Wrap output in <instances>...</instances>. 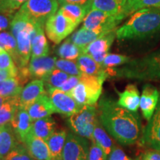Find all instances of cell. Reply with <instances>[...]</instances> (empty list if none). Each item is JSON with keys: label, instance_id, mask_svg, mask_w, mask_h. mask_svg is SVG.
I'll use <instances>...</instances> for the list:
<instances>
[{"label": "cell", "instance_id": "obj_8", "mask_svg": "<svg viewBox=\"0 0 160 160\" xmlns=\"http://www.w3.org/2000/svg\"><path fill=\"white\" fill-rule=\"evenodd\" d=\"M77 26L71 20L57 12L46 22L45 32L48 39L55 44H59L71 34Z\"/></svg>", "mask_w": 160, "mask_h": 160}, {"label": "cell", "instance_id": "obj_21", "mask_svg": "<svg viewBox=\"0 0 160 160\" xmlns=\"http://www.w3.org/2000/svg\"><path fill=\"white\" fill-rule=\"evenodd\" d=\"M44 26L37 24L31 35V58L47 57L49 45L44 33Z\"/></svg>", "mask_w": 160, "mask_h": 160}, {"label": "cell", "instance_id": "obj_32", "mask_svg": "<svg viewBox=\"0 0 160 160\" xmlns=\"http://www.w3.org/2000/svg\"><path fill=\"white\" fill-rule=\"evenodd\" d=\"M92 141L95 142L102 149L106 156L110 155V153H111L112 149H113L112 140L99 122L97 124L95 127Z\"/></svg>", "mask_w": 160, "mask_h": 160}, {"label": "cell", "instance_id": "obj_26", "mask_svg": "<svg viewBox=\"0 0 160 160\" xmlns=\"http://www.w3.org/2000/svg\"><path fill=\"white\" fill-rule=\"evenodd\" d=\"M127 0H90V10H99L111 15H119Z\"/></svg>", "mask_w": 160, "mask_h": 160}, {"label": "cell", "instance_id": "obj_12", "mask_svg": "<svg viewBox=\"0 0 160 160\" xmlns=\"http://www.w3.org/2000/svg\"><path fill=\"white\" fill-rule=\"evenodd\" d=\"M142 143L152 150L160 151V94L154 113L143 131Z\"/></svg>", "mask_w": 160, "mask_h": 160}, {"label": "cell", "instance_id": "obj_42", "mask_svg": "<svg viewBox=\"0 0 160 160\" xmlns=\"http://www.w3.org/2000/svg\"><path fill=\"white\" fill-rule=\"evenodd\" d=\"M79 77L71 76V77H69L68 79L66 80L65 83L60 87L59 89L64 92H66V93H69L70 91H72L79 84Z\"/></svg>", "mask_w": 160, "mask_h": 160}, {"label": "cell", "instance_id": "obj_13", "mask_svg": "<svg viewBox=\"0 0 160 160\" xmlns=\"http://www.w3.org/2000/svg\"><path fill=\"white\" fill-rule=\"evenodd\" d=\"M116 37V31H113L99 37L90 44L84 50L83 53L90 55L97 63L102 65L104 59L109 53V50Z\"/></svg>", "mask_w": 160, "mask_h": 160}, {"label": "cell", "instance_id": "obj_3", "mask_svg": "<svg viewBox=\"0 0 160 160\" xmlns=\"http://www.w3.org/2000/svg\"><path fill=\"white\" fill-rule=\"evenodd\" d=\"M108 76H88L82 73L78 85L68 93L80 106L95 105L102 91V85Z\"/></svg>", "mask_w": 160, "mask_h": 160}, {"label": "cell", "instance_id": "obj_49", "mask_svg": "<svg viewBox=\"0 0 160 160\" xmlns=\"http://www.w3.org/2000/svg\"><path fill=\"white\" fill-rule=\"evenodd\" d=\"M1 49H4V48H2V46L1 44H0V50H1Z\"/></svg>", "mask_w": 160, "mask_h": 160}, {"label": "cell", "instance_id": "obj_22", "mask_svg": "<svg viewBox=\"0 0 160 160\" xmlns=\"http://www.w3.org/2000/svg\"><path fill=\"white\" fill-rule=\"evenodd\" d=\"M77 64L82 74L88 76L108 75L105 68L97 63L91 56L86 53H82L78 57Z\"/></svg>", "mask_w": 160, "mask_h": 160}, {"label": "cell", "instance_id": "obj_45", "mask_svg": "<svg viewBox=\"0 0 160 160\" xmlns=\"http://www.w3.org/2000/svg\"><path fill=\"white\" fill-rule=\"evenodd\" d=\"M18 73H19L18 68L15 69H0V81H4V80L11 79V78H16L17 77Z\"/></svg>", "mask_w": 160, "mask_h": 160}, {"label": "cell", "instance_id": "obj_39", "mask_svg": "<svg viewBox=\"0 0 160 160\" xmlns=\"http://www.w3.org/2000/svg\"><path fill=\"white\" fill-rule=\"evenodd\" d=\"M28 0H0V13H14Z\"/></svg>", "mask_w": 160, "mask_h": 160}, {"label": "cell", "instance_id": "obj_29", "mask_svg": "<svg viewBox=\"0 0 160 160\" xmlns=\"http://www.w3.org/2000/svg\"><path fill=\"white\" fill-rule=\"evenodd\" d=\"M19 107V96L7 98L5 99V101L0 107V127H2L11 122Z\"/></svg>", "mask_w": 160, "mask_h": 160}, {"label": "cell", "instance_id": "obj_36", "mask_svg": "<svg viewBox=\"0 0 160 160\" xmlns=\"http://www.w3.org/2000/svg\"><path fill=\"white\" fill-rule=\"evenodd\" d=\"M3 160H33L25 145L18 143L11 152Z\"/></svg>", "mask_w": 160, "mask_h": 160}, {"label": "cell", "instance_id": "obj_16", "mask_svg": "<svg viewBox=\"0 0 160 160\" xmlns=\"http://www.w3.org/2000/svg\"><path fill=\"white\" fill-rule=\"evenodd\" d=\"M56 60L55 57L48 56L31 58L28 67L31 78L43 80L55 69Z\"/></svg>", "mask_w": 160, "mask_h": 160}, {"label": "cell", "instance_id": "obj_47", "mask_svg": "<svg viewBox=\"0 0 160 160\" xmlns=\"http://www.w3.org/2000/svg\"><path fill=\"white\" fill-rule=\"evenodd\" d=\"M58 2L62 6L67 4H73V5H79L82 6H89L90 0H58ZM90 8V6H89Z\"/></svg>", "mask_w": 160, "mask_h": 160}, {"label": "cell", "instance_id": "obj_50", "mask_svg": "<svg viewBox=\"0 0 160 160\" xmlns=\"http://www.w3.org/2000/svg\"><path fill=\"white\" fill-rule=\"evenodd\" d=\"M135 160H140V157L138 158V159H135Z\"/></svg>", "mask_w": 160, "mask_h": 160}, {"label": "cell", "instance_id": "obj_34", "mask_svg": "<svg viewBox=\"0 0 160 160\" xmlns=\"http://www.w3.org/2000/svg\"><path fill=\"white\" fill-rule=\"evenodd\" d=\"M69 78V75L61 70L55 68L50 74L43 79L44 83L49 88H58L65 83V82Z\"/></svg>", "mask_w": 160, "mask_h": 160}, {"label": "cell", "instance_id": "obj_41", "mask_svg": "<svg viewBox=\"0 0 160 160\" xmlns=\"http://www.w3.org/2000/svg\"><path fill=\"white\" fill-rule=\"evenodd\" d=\"M89 160H107V156L102 149L93 141H92L91 146L90 147Z\"/></svg>", "mask_w": 160, "mask_h": 160}, {"label": "cell", "instance_id": "obj_14", "mask_svg": "<svg viewBox=\"0 0 160 160\" xmlns=\"http://www.w3.org/2000/svg\"><path fill=\"white\" fill-rule=\"evenodd\" d=\"M160 93L153 85L147 84L143 87L142 97H140L139 107L143 117L149 121L154 113L159 99Z\"/></svg>", "mask_w": 160, "mask_h": 160}, {"label": "cell", "instance_id": "obj_5", "mask_svg": "<svg viewBox=\"0 0 160 160\" xmlns=\"http://www.w3.org/2000/svg\"><path fill=\"white\" fill-rule=\"evenodd\" d=\"M68 122L75 133L92 141L97 124V110L94 105L81 106L79 111L69 117Z\"/></svg>", "mask_w": 160, "mask_h": 160}, {"label": "cell", "instance_id": "obj_46", "mask_svg": "<svg viewBox=\"0 0 160 160\" xmlns=\"http://www.w3.org/2000/svg\"><path fill=\"white\" fill-rule=\"evenodd\" d=\"M140 160H160V151L150 150L140 157Z\"/></svg>", "mask_w": 160, "mask_h": 160}, {"label": "cell", "instance_id": "obj_17", "mask_svg": "<svg viewBox=\"0 0 160 160\" xmlns=\"http://www.w3.org/2000/svg\"><path fill=\"white\" fill-rule=\"evenodd\" d=\"M28 114L32 121L50 117L57 113L48 94L44 92L36 99V101L28 109Z\"/></svg>", "mask_w": 160, "mask_h": 160}, {"label": "cell", "instance_id": "obj_30", "mask_svg": "<svg viewBox=\"0 0 160 160\" xmlns=\"http://www.w3.org/2000/svg\"><path fill=\"white\" fill-rule=\"evenodd\" d=\"M101 37H102V36L82 27V28L78 30L77 31H76L75 33H73L68 39L71 42L77 45L82 51L83 53L84 50L90 44Z\"/></svg>", "mask_w": 160, "mask_h": 160}, {"label": "cell", "instance_id": "obj_27", "mask_svg": "<svg viewBox=\"0 0 160 160\" xmlns=\"http://www.w3.org/2000/svg\"><path fill=\"white\" fill-rule=\"evenodd\" d=\"M89 11V6L67 4L62 6L58 12L78 26L82 21H83Z\"/></svg>", "mask_w": 160, "mask_h": 160}, {"label": "cell", "instance_id": "obj_6", "mask_svg": "<svg viewBox=\"0 0 160 160\" xmlns=\"http://www.w3.org/2000/svg\"><path fill=\"white\" fill-rule=\"evenodd\" d=\"M122 20L119 15H111L99 10H90L83 20V28L101 36L115 31Z\"/></svg>", "mask_w": 160, "mask_h": 160}, {"label": "cell", "instance_id": "obj_25", "mask_svg": "<svg viewBox=\"0 0 160 160\" xmlns=\"http://www.w3.org/2000/svg\"><path fill=\"white\" fill-rule=\"evenodd\" d=\"M56 126L55 120L52 117L42 118L33 122L31 133L46 141L55 132Z\"/></svg>", "mask_w": 160, "mask_h": 160}, {"label": "cell", "instance_id": "obj_31", "mask_svg": "<svg viewBox=\"0 0 160 160\" xmlns=\"http://www.w3.org/2000/svg\"><path fill=\"white\" fill-rule=\"evenodd\" d=\"M22 90V85L17 77L0 81V97L11 98L19 97Z\"/></svg>", "mask_w": 160, "mask_h": 160}, {"label": "cell", "instance_id": "obj_23", "mask_svg": "<svg viewBox=\"0 0 160 160\" xmlns=\"http://www.w3.org/2000/svg\"><path fill=\"white\" fill-rule=\"evenodd\" d=\"M17 135L11 125L2 127L0 132V158L4 159L17 145Z\"/></svg>", "mask_w": 160, "mask_h": 160}, {"label": "cell", "instance_id": "obj_35", "mask_svg": "<svg viewBox=\"0 0 160 160\" xmlns=\"http://www.w3.org/2000/svg\"><path fill=\"white\" fill-rule=\"evenodd\" d=\"M0 44L13 58V61L17 63L18 60L17 54V42L15 37L8 32L0 33Z\"/></svg>", "mask_w": 160, "mask_h": 160}, {"label": "cell", "instance_id": "obj_52", "mask_svg": "<svg viewBox=\"0 0 160 160\" xmlns=\"http://www.w3.org/2000/svg\"><path fill=\"white\" fill-rule=\"evenodd\" d=\"M0 160H3V159H2V158H0Z\"/></svg>", "mask_w": 160, "mask_h": 160}, {"label": "cell", "instance_id": "obj_9", "mask_svg": "<svg viewBox=\"0 0 160 160\" xmlns=\"http://www.w3.org/2000/svg\"><path fill=\"white\" fill-rule=\"evenodd\" d=\"M89 143L85 138L70 132L64 146L63 160H89Z\"/></svg>", "mask_w": 160, "mask_h": 160}, {"label": "cell", "instance_id": "obj_19", "mask_svg": "<svg viewBox=\"0 0 160 160\" xmlns=\"http://www.w3.org/2000/svg\"><path fill=\"white\" fill-rule=\"evenodd\" d=\"M30 154L37 160H51L48 144L45 140L35 137L31 133L24 142Z\"/></svg>", "mask_w": 160, "mask_h": 160}, {"label": "cell", "instance_id": "obj_38", "mask_svg": "<svg viewBox=\"0 0 160 160\" xmlns=\"http://www.w3.org/2000/svg\"><path fill=\"white\" fill-rule=\"evenodd\" d=\"M130 58L124 55L114 54V53H108L105 59H104L102 66L105 68H113L116 66L123 65V64L128 62Z\"/></svg>", "mask_w": 160, "mask_h": 160}, {"label": "cell", "instance_id": "obj_43", "mask_svg": "<svg viewBox=\"0 0 160 160\" xmlns=\"http://www.w3.org/2000/svg\"><path fill=\"white\" fill-rule=\"evenodd\" d=\"M14 15V13H0V31H5L11 28V22Z\"/></svg>", "mask_w": 160, "mask_h": 160}, {"label": "cell", "instance_id": "obj_2", "mask_svg": "<svg viewBox=\"0 0 160 160\" xmlns=\"http://www.w3.org/2000/svg\"><path fill=\"white\" fill-rule=\"evenodd\" d=\"M160 32V11L144 8L133 13L131 18L116 30L117 39H145Z\"/></svg>", "mask_w": 160, "mask_h": 160}, {"label": "cell", "instance_id": "obj_10", "mask_svg": "<svg viewBox=\"0 0 160 160\" xmlns=\"http://www.w3.org/2000/svg\"><path fill=\"white\" fill-rule=\"evenodd\" d=\"M48 93L56 112L65 117H71L79 111L81 106L68 93L58 88L48 89Z\"/></svg>", "mask_w": 160, "mask_h": 160}, {"label": "cell", "instance_id": "obj_24", "mask_svg": "<svg viewBox=\"0 0 160 160\" xmlns=\"http://www.w3.org/2000/svg\"><path fill=\"white\" fill-rule=\"evenodd\" d=\"M67 133L65 130H60L54 132L45 141L48 146L51 160H63L62 153Z\"/></svg>", "mask_w": 160, "mask_h": 160}, {"label": "cell", "instance_id": "obj_44", "mask_svg": "<svg viewBox=\"0 0 160 160\" xmlns=\"http://www.w3.org/2000/svg\"><path fill=\"white\" fill-rule=\"evenodd\" d=\"M108 160H133L128 157L122 150L117 146H113L111 153H110L109 158Z\"/></svg>", "mask_w": 160, "mask_h": 160}, {"label": "cell", "instance_id": "obj_15", "mask_svg": "<svg viewBox=\"0 0 160 160\" xmlns=\"http://www.w3.org/2000/svg\"><path fill=\"white\" fill-rule=\"evenodd\" d=\"M11 124L17 139L24 143L26 138L31 133L33 125V121L30 117L28 110L19 107Z\"/></svg>", "mask_w": 160, "mask_h": 160}, {"label": "cell", "instance_id": "obj_1", "mask_svg": "<svg viewBox=\"0 0 160 160\" xmlns=\"http://www.w3.org/2000/svg\"><path fill=\"white\" fill-rule=\"evenodd\" d=\"M99 117L102 125L119 143L131 145L139 139L141 126L138 116L120 107L113 99L104 97L100 100Z\"/></svg>", "mask_w": 160, "mask_h": 160}, {"label": "cell", "instance_id": "obj_37", "mask_svg": "<svg viewBox=\"0 0 160 160\" xmlns=\"http://www.w3.org/2000/svg\"><path fill=\"white\" fill-rule=\"evenodd\" d=\"M56 67L62 71L65 72L68 75L77 76L80 77L82 75L81 71L78 68L77 64L71 60L59 59L56 60Z\"/></svg>", "mask_w": 160, "mask_h": 160}, {"label": "cell", "instance_id": "obj_4", "mask_svg": "<svg viewBox=\"0 0 160 160\" xmlns=\"http://www.w3.org/2000/svg\"><path fill=\"white\" fill-rule=\"evenodd\" d=\"M123 75L141 80L160 79V49L141 59L133 60L122 70Z\"/></svg>", "mask_w": 160, "mask_h": 160}, {"label": "cell", "instance_id": "obj_7", "mask_svg": "<svg viewBox=\"0 0 160 160\" xmlns=\"http://www.w3.org/2000/svg\"><path fill=\"white\" fill-rule=\"evenodd\" d=\"M59 2L57 0H28L20 8L33 21L45 26L47 20L56 14Z\"/></svg>", "mask_w": 160, "mask_h": 160}, {"label": "cell", "instance_id": "obj_48", "mask_svg": "<svg viewBox=\"0 0 160 160\" xmlns=\"http://www.w3.org/2000/svg\"><path fill=\"white\" fill-rule=\"evenodd\" d=\"M5 98H3V97H0V107H1L2 106V104L4 103V102L5 101Z\"/></svg>", "mask_w": 160, "mask_h": 160}, {"label": "cell", "instance_id": "obj_18", "mask_svg": "<svg viewBox=\"0 0 160 160\" xmlns=\"http://www.w3.org/2000/svg\"><path fill=\"white\" fill-rule=\"evenodd\" d=\"M43 80L34 79L29 82L22 90L19 95V107L28 110L36 99L45 91Z\"/></svg>", "mask_w": 160, "mask_h": 160}, {"label": "cell", "instance_id": "obj_51", "mask_svg": "<svg viewBox=\"0 0 160 160\" xmlns=\"http://www.w3.org/2000/svg\"><path fill=\"white\" fill-rule=\"evenodd\" d=\"M1 130H2V127H0V132H1Z\"/></svg>", "mask_w": 160, "mask_h": 160}, {"label": "cell", "instance_id": "obj_28", "mask_svg": "<svg viewBox=\"0 0 160 160\" xmlns=\"http://www.w3.org/2000/svg\"><path fill=\"white\" fill-rule=\"evenodd\" d=\"M159 7L160 0H127L119 16L123 19L139 10Z\"/></svg>", "mask_w": 160, "mask_h": 160}, {"label": "cell", "instance_id": "obj_20", "mask_svg": "<svg viewBox=\"0 0 160 160\" xmlns=\"http://www.w3.org/2000/svg\"><path fill=\"white\" fill-rule=\"evenodd\" d=\"M139 93L135 85L129 84L126 86L125 91L119 93L117 104L120 107L136 113L139 107Z\"/></svg>", "mask_w": 160, "mask_h": 160}, {"label": "cell", "instance_id": "obj_11", "mask_svg": "<svg viewBox=\"0 0 160 160\" xmlns=\"http://www.w3.org/2000/svg\"><path fill=\"white\" fill-rule=\"evenodd\" d=\"M37 22H34L27 28L18 33L15 39L17 42L18 60L16 65L18 68L27 67L31 55V35L35 31Z\"/></svg>", "mask_w": 160, "mask_h": 160}, {"label": "cell", "instance_id": "obj_40", "mask_svg": "<svg viewBox=\"0 0 160 160\" xmlns=\"http://www.w3.org/2000/svg\"><path fill=\"white\" fill-rule=\"evenodd\" d=\"M17 68L11 56L5 49L0 50V69H15Z\"/></svg>", "mask_w": 160, "mask_h": 160}, {"label": "cell", "instance_id": "obj_33", "mask_svg": "<svg viewBox=\"0 0 160 160\" xmlns=\"http://www.w3.org/2000/svg\"><path fill=\"white\" fill-rule=\"evenodd\" d=\"M57 55L60 58L67 60H76L82 53V51L75 44L71 42L68 39L65 42L62 44L57 48Z\"/></svg>", "mask_w": 160, "mask_h": 160}]
</instances>
